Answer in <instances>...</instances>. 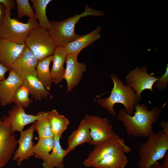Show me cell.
<instances>
[{
	"label": "cell",
	"instance_id": "cell-3",
	"mask_svg": "<svg viewBox=\"0 0 168 168\" xmlns=\"http://www.w3.org/2000/svg\"><path fill=\"white\" fill-rule=\"evenodd\" d=\"M103 16V11H96L85 4V10L80 14H77L61 21H51L49 33L56 46L64 47L80 35L75 32L76 25L80 19L88 16Z\"/></svg>",
	"mask_w": 168,
	"mask_h": 168
},
{
	"label": "cell",
	"instance_id": "cell-29",
	"mask_svg": "<svg viewBox=\"0 0 168 168\" xmlns=\"http://www.w3.org/2000/svg\"><path fill=\"white\" fill-rule=\"evenodd\" d=\"M17 17L21 18L25 16L29 18H35V13L28 0H16Z\"/></svg>",
	"mask_w": 168,
	"mask_h": 168
},
{
	"label": "cell",
	"instance_id": "cell-22",
	"mask_svg": "<svg viewBox=\"0 0 168 168\" xmlns=\"http://www.w3.org/2000/svg\"><path fill=\"white\" fill-rule=\"evenodd\" d=\"M48 117L53 137L61 138L69 124V121L55 109L48 112Z\"/></svg>",
	"mask_w": 168,
	"mask_h": 168
},
{
	"label": "cell",
	"instance_id": "cell-7",
	"mask_svg": "<svg viewBox=\"0 0 168 168\" xmlns=\"http://www.w3.org/2000/svg\"><path fill=\"white\" fill-rule=\"evenodd\" d=\"M131 150L123 139L119 137L110 138L95 146L83 161V164L86 167H93L97 162L108 156L121 152L129 153Z\"/></svg>",
	"mask_w": 168,
	"mask_h": 168
},
{
	"label": "cell",
	"instance_id": "cell-5",
	"mask_svg": "<svg viewBox=\"0 0 168 168\" xmlns=\"http://www.w3.org/2000/svg\"><path fill=\"white\" fill-rule=\"evenodd\" d=\"M10 8H5L3 23L0 26V39L16 44H24L30 32L39 27L36 18H29L26 23L10 16Z\"/></svg>",
	"mask_w": 168,
	"mask_h": 168
},
{
	"label": "cell",
	"instance_id": "cell-14",
	"mask_svg": "<svg viewBox=\"0 0 168 168\" xmlns=\"http://www.w3.org/2000/svg\"><path fill=\"white\" fill-rule=\"evenodd\" d=\"M22 83L19 76L11 69L8 77L0 81V104L1 105L5 106L12 103L14 94Z\"/></svg>",
	"mask_w": 168,
	"mask_h": 168
},
{
	"label": "cell",
	"instance_id": "cell-19",
	"mask_svg": "<svg viewBox=\"0 0 168 168\" xmlns=\"http://www.w3.org/2000/svg\"><path fill=\"white\" fill-rule=\"evenodd\" d=\"M67 54L64 47L57 46L52 55L53 65L50 71L52 83L58 84L63 79L64 64Z\"/></svg>",
	"mask_w": 168,
	"mask_h": 168
},
{
	"label": "cell",
	"instance_id": "cell-1",
	"mask_svg": "<svg viewBox=\"0 0 168 168\" xmlns=\"http://www.w3.org/2000/svg\"><path fill=\"white\" fill-rule=\"evenodd\" d=\"M134 109L133 116L128 114L124 109H121L117 118L123 123L128 135L135 138H148L153 132V126L160 116L161 108L156 106L149 110L147 105L138 103Z\"/></svg>",
	"mask_w": 168,
	"mask_h": 168
},
{
	"label": "cell",
	"instance_id": "cell-33",
	"mask_svg": "<svg viewBox=\"0 0 168 168\" xmlns=\"http://www.w3.org/2000/svg\"><path fill=\"white\" fill-rule=\"evenodd\" d=\"M160 125L162 128V133L168 136V121L167 120L163 121L160 122Z\"/></svg>",
	"mask_w": 168,
	"mask_h": 168
},
{
	"label": "cell",
	"instance_id": "cell-10",
	"mask_svg": "<svg viewBox=\"0 0 168 168\" xmlns=\"http://www.w3.org/2000/svg\"><path fill=\"white\" fill-rule=\"evenodd\" d=\"M6 122L0 118V168L11 159L17 144V141Z\"/></svg>",
	"mask_w": 168,
	"mask_h": 168
},
{
	"label": "cell",
	"instance_id": "cell-34",
	"mask_svg": "<svg viewBox=\"0 0 168 168\" xmlns=\"http://www.w3.org/2000/svg\"><path fill=\"white\" fill-rule=\"evenodd\" d=\"M5 12V7L2 4L0 3V26L3 23Z\"/></svg>",
	"mask_w": 168,
	"mask_h": 168
},
{
	"label": "cell",
	"instance_id": "cell-32",
	"mask_svg": "<svg viewBox=\"0 0 168 168\" xmlns=\"http://www.w3.org/2000/svg\"><path fill=\"white\" fill-rule=\"evenodd\" d=\"M10 69L0 63V81L6 79L5 77V74L7 72L10 71Z\"/></svg>",
	"mask_w": 168,
	"mask_h": 168
},
{
	"label": "cell",
	"instance_id": "cell-31",
	"mask_svg": "<svg viewBox=\"0 0 168 168\" xmlns=\"http://www.w3.org/2000/svg\"><path fill=\"white\" fill-rule=\"evenodd\" d=\"M0 3L2 4L5 8H10L12 9L15 8V3L13 0H0Z\"/></svg>",
	"mask_w": 168,
	"mask_h": 168
},
{
	"label": "cell",
	"instance_id": "cell-30",
	"mask_svg": "<svg viewBox=\"0 0 168 168\" xmlns=\"http://www.w3.org/2000/svg\"><path fill=\"white\" fill-rule=\"evenodd\" d=\"M166 71L162 76L158 78V80L153 85V86L160 91H163L168 87V64Z\"/></svg>",
	"mask_w": 168,
	"mask_h": 168
},
{
	"label": "cell",
	"instance_id": "cell-18",
	"mask_svg": "<svg viewBox=\"0 0 168 168\" xmlns=\"http://www.w3.org/2000/svg\"><path fill=\"white\" fill-rule=\"evenodd\" d=\"M91 142L90 129L84 119L80 121L77 129L73 131L69 137L68 146L66 149V155L78 145L85 143L90 144Z\"/></svg>",
	"mask_w": 168,
	"mask_h": 168
},
{
	"label": "cell",
	"instance_id": "cell-26",
	"mask_svg": "<svg viewBox=\"0 0 168 168\" xmlns=\"http://www.w3.org/2000/svg\"><path fill=\"white\" fill-rule=\"evenodd\" d=\"M54 144L53 137L39 139L37 143L34 146V157L44 161L52 151Z\"/></svg>",
	"mask_w": 168,
	"mask_h": 168
},
{
	"label": "cell",
	"instance_id": "cell-9",
	"mask_svg": "<svg viewBox=\"0 0 168 168\" xmlns=\"http://www.w3.org/2000/svg\"><path fill=\"white\" fill-rule=\"evenodd\" d=\"M158 79V78L149 74L147 67L143 66L130 71L126 76L125 81L141 100L142 92L145 90L152 91L153 85Z\"/></svg>",
	"mask_w": 168,
	"mask_h": 168
},
{
	"label": "cell",
	"instance_id": "cell-13",
	"mask_svg": "<svg viewBox=\"0 0 168 168\" xmlns=\"http://www.w3.org/2000/svg\"><path fill=\"white\" fill-rule=\"evenodd\" d=\"M35 131L33 123L27 129L20 132V138L17 140L19 146L12 157L13 160L16 161L18 166H20L23 161L28 160L31 156H34V144L33 139Z\"/></svg>",
	"mask_w": 168,
	"mask_h": 168
},
{
	"label": "cell",
	"instance_id": "cell-20",
	"mask_svg": "<svg viewBox=\"0 0 168 168\" xmlns=\"http://www.w3.org/2000/svg\"><path fill=\"white\" fill-rule=\"evenodd\" d=\"M22 84L28 89L30 94L35 100L47 98L50 95L38 79L36 69L22 79Z\"/></svg>",
	"mask_w": 168,
	"mask_h": 168
},
{
	"label": "cell",
	"instance_id": "cell-17",
	"mask_svg": "<svg viewBox=\"0 0 168 168\" xmlns=\"http://www.w3.org/2000/svg\"><path fill=\"white\" fill-rule=\"evenodd\" d=\"M101 28L97 26L96 28L91 32L83 35H80L74 40L67 44L64 47L68 54L78 56L84 49L100 39V33Z\"/></svg>",
	"mask_w": 168,
	"mask_h": 168
},
{
	"label": "cell",
	"instance_id": "cell-15",
	"mask_svg": "<svg viewBox=\"0 0 168 168\" xmlns=\"http://www.w3.org/2000/svg\"><path fill=\"white\" fill-rule=\"evenodd\" d=\"M38 60L26 46L19 56L11 68L22 79L35 70Z\"/></svg>",
	"mask_w": 168,
	"mask_h": 168
},
{
	"label": "cell",
	"instance_id": "cell-25",
	"mask_svg": "<svg viewBox=\"0 0 168 168\" xmlns=\"http://www.w3.org/2000/svg\"><path fill=\"white\" fill-rule=\"evenodd\" d=\"M124 152L108 156L96 163L95 168H124L128 161Z\"/></svg>",
	"mask_w": 168,
	"mask_h": 168
},
{
	"label": "cell",
	"instance_id": "cell-28",
	"mask_svg": "<svg viewBox=\"0 0 168 168\" xmlns=\"http://www.w3.org/2000/svg\"><path fill=\"white\" fill-rule=\"evenodd\" d=\"M30 94L27 88L22 84L16 91L12 102L23 108L28 107L33 101L29 97Z\"/></svg>",
	"mask_w": 168,
	"mask_h": 168
},
{
	"label": "cell",
	"instance_id": "cell-23",
	"mask_svg": "<svg viewBox=\"0 0 168 168\" xmlns=\"http://www.w3.org/2000/svg\"><path fill=\"white\" fill-rule=\"evenodd\" d=\"M52 58V55L38 61L35 68L38 79L48 91L50 90L52 83L49 69Z\"/></svg>",
	"mask_w": 168,
	"mask_h": 168
},
{
	"label": "cell",
	"instance_id": "cell-6",
	"mask_svg": "<svg viewBox=\"0 0 168 168\" xmlns=\"http://www.w3.org/2000/svg\"><path fill=\"white\" fill-rule=\"evenodd\" d=\"M25 44L38 61L52 55L57 47L48 30L39 27L30 32Z\"/></svg>",
	"mask_w": 168,
	"mask_h": 168
},
{
	"label": "cell",
	"instance_id": "cell-16",
	"mask_svg": "<svg viewBox=\"0 0 168 168\" xmlns=\"http://www.w3.org/2000/svg\"><path fill=\"white\" fill-rule=\"evenodd\" d=\"M25 46V44H19L0 39V63L11 69Z\"/></svg>",
	"mask_w": 168,
	"mask_h": 168
},
{
	"label": "cell",
	"instance_id": "cell-11",
	"mask_svg": "<svg viewBox=\"0 0 168 168\" xmlns=\"http://www.w3.org/2000/svg\"><path fill=\"white\" fill-rule=\"evenodd\" d=\"M42 114V111H40L36 115L28 114L25 113L24 108L16 105L8 111V115L4 116L2 120L8 125L12 133L20 132L26 125L38 119Z\"/></svg>",
	"mask_w": 168,
	"mask_h": 168
},
{
	"label": "cell",
	"instance_id": "cell-8",
	"mask_svg": "<svg viewBox=\"0 0 168 168\" xmlns=\"http://www.w3.org/2000/svg\"><path fill=\"white\" fill-rule=\"evenodd\" d=\"M85 119L90 129L91 139L90 144L95 146L110 138L119 137L107 118L86 114Z\"/></svg>",
	"mask_w": 168,
	"mask_h": 168
},
{
	"label": "cell",
	"instance_id": "cell-21",
	"mask_svg": "<svg viewBox=\"0 0 168 168\" xmlns=\"http://www.w3.org/2000/svg\"><path fill=\"white\" fill-rule=\"evenodd\" d=\"M54 144L51 153L47 158L43 161L44 168H64L63 160L67 155L66 150L62 147L60 140L61 138L54 137Z\"/></svg>",
	"mask_w": 168,
	"mask_h": 168
},
{
	"label": "cell",
	"instance_id": "cell-12",
	"mask_svg": "<svg viewBox=\"0 0 168 168\" xmlns=\"http://www.w3.org/2000/svg\"><path fill=\"white\" fill-rule=\"evenodd\" d=\"M77 56L67 54L65 62L66 68L63 79L67 84V92L71 91L79 83L83 73L86 70V66L84 63H79Z\"/></svg>",
	"mask_w": 168,
	"mask_h": 168
},
{
	"label": "cell",
	"instance_id": "cell-27",
	"mask_svg": "<svg viewBox=\"0 0 168 168\" xmlns=\"http://www.w3.org/2000/svg\"><path fill=\"white\" fill-rule=\"evenodd\" d=\"M33 123L39 139L54 137L48 119V112L42 111L40 117Z\"/></svg>",
	"mask_w": 168,
	"mask_h": 168
},
{
	"label": "cell",
	"instance_id": "cell-4",
	"mask_svg": "<svg viewBox=\"0 0 168 168\" xmlns=\"http://www.w3.org/2000/svg\"><path fill=\"white\" fill-rule=\"evenodd\" d=\"M142 143L138 149L139 168H150L164 157L168 150V136L161 130L153 132Z\"/></svg>",
	"mask_w": 168,
	"mask_h": 168
},
{
	"label": "cell",
	"instance_id": "cell-35",
	"mask_svg": "<svg viewBox=\"0 0 168 168\" xmlns=\"http://www.w3.org/2000/svg\"><path fill=\"white\" fill-rule=\"evenodd\" d=\"M164 159L163 164L162 165V168H168V153L167 152L164 157Z\"/></svg>",
	"mask_w": 168,
	"mask_h": 168
},
{
	"label": "cell",
	"instance_id": "cell-36",
	"mask_svg": "<svg viewBox=\"0 0 168 168\" xmlns=\"http://www.w3.org/2000/svg\"><path fill=\"white\" fill-rule=\"evenodd\" d=\"M150 168H162V164L157 162Z\"/></svg>",
	"mask_w": 168,
	"mask_h": 168
},
{
	"label": "cell",
	"instance_id": "cell-2",
	"mask_svg": "<svg viewBox=\"0 0 168 168\" xmlns=\"http://www.w3.org/2000/svg\"><path fill=\"white\" fill-rule=\"evenodd\" d=\"M110 78L114 86L110 95L107 97L99 98L97 100L98 104L114 117H116V114L114 106L117 103L123 105L127 113L131 115L135 105L141 100L133 89L127 85L124 84L118 76L113 74Z\"/></svg>",
	"mask_w": 168,
	"mask_h": 168
},
{
	"label": "cell",
	"instance_id": "cell-24",
	"mask_svg": "<svg viewBox=\"0 0 168 168\" xmlns=\"http://www.w3.org/2000/svg\"><path fill=\"white\" fill-rule=\"evenodd\" d=\"M32 7L35 11V16L38 21L39 27L47 30L51 27V24L46 14V8L48 5L51 0H31Z\"/></svg>",
	"mask_w": 168,
	"mask_h": 168
}]
</instances>
